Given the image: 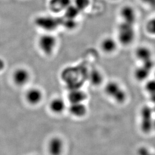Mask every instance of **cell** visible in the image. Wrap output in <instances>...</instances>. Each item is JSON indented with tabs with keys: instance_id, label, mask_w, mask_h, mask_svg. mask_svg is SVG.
I'll return each instance as SVG.
<instances>
[{
	"instance_id": "obj_1",
	"label": "cell",
	"mask_w": 155,
	"mask_h": 155,
	"mask_svg": "<svg viewBox=\"0 0 155 155\" xmlns=\"http://www.w3.org/2000/svg\"><path fill=\"white\" fill-rule=\"evenodd\" d=\"M116 39L120 45L127 47L131 45L136 39L135 25L120 22L117 25Z\"/></svg>"
},
{
	"instance_id": "obj_2",
	"label": "cell",
	"mask_w": 155,
	"mask_h": 155,
	"mask_svg": "<svg viewBox=\"0 0 155 155\" xmlns=\"http://www.w3.org/2000/svg\"><path fill=\"white\" fill-rule=\"evenodd\" d=\"M35 26L43 30L44 33H51L62 26V18L47 15H41L35 18Z\"/></svg>"
},
{
	"instance_id": "obj_3",
	"label": "cell",
	"mask_w": 155,
	"mask_h": 155,
	"mask_svg": "<svg viewBox=\"0 0 155 155\" xmlns=\"http://www.w3.org/2000/svg\"><path fill=\"white\" fill-rule=\"evenodd\" d=\"M57 44V38L51 33H44L39 37L37 40V46L40 51L47 56L54 53Z\"/></svg>"
},
{
	"instance_id": "obj_4",
	"label": "cell",
	"mask_w": 155,
	"mask_h": 155,
	"mask_svg": "<svg viewBox=\"0 0 155 155\" xmlns=\"http://www.w3.org/2000/svg\"><path fill=\"white\" fill-rule=\"evenodd\" d=\"M105 91L107 96L118 103H122L126 99L125 91L117 82H109L105 87Z\"/></svg>"
},
{
	"instance_id": "obj_5",
	"label": "cell",
	"mask_w": 155,
	"mask_h": 155,
	"mask_svg": "<svg viewBox=\"0 0 155 155\" xmlns=\"http://www.w3.org/2000/svg\"><path fill=\"white\" fill-rule=\"evenodd\" d=\"M119 16L121 20L120 22L135 25L138 15L136 10L133 6L126 5L120 8L119 11Z\"/></svg>"
},
{
	"instance_id": "obj_6",
	"label": "cell",
	"mask_w": 155,
	"mask_h": 155,
	"mask_svg": "<svg viewBox=\"0 0 155 155\" xmlns=\"http://www.w3.org/2000/svg\"><path fill=\"white\" fill-rule=\"evenodd\" d=\"M119 45L116 38L105 36L100 41V48L103 53L110 55L117 51Z\"/></svg>"
},
{
	"instance_id": "obj_7",
	"label": "cell",
	"mask_w": 155,
	"mask_h": 155,
	"mask_svg": "<svg viewBox=\"0 0 155 155\" xmlns=\"http://www.w3.org/2000/svg\"><path fill=\"white\" fill-rule=\"evenodd\" d=\"M30 79V73L26 68H17L12 74V80L14 83L18 86L26 84Z\"/></svg>"
},
{
	"instance_id": "obj_8",
	"label": "cell",
	"mask_w": 155,
	"mask_h": 155,
	"mask_svg": "<svg viewBox=\"0 0 155 155\" xmlns=\"http://www.w3.org/2000/svg\"><path fill=\"white\" fill-rule=\"evenodd\" d=\"M47 148L50 155H61L64 150V142L58 137H54L49 141Z\"/></svg>"
},
{
	"instance_id": "obj_9",
	"label": "cell",
	"mask_w": 155,
	"mask_h": 155,
	"mask_svg": "<svg viewBox=\"0 0 155 155\" xmlns=\"http://www.w3.org/2000/svg\"><path fill=\"white\" fill-rule=\"evenodd\" d=\"M135 56L141 63H145L153 60L152 50L147 46H139L135 50Z\"/></svg>"
},
{
	"instance_id": "obj_10",
	"label": "cell",
	"mask_w": 155,
	"mask_h": 155,
	"mask_svg": "<svg viewBox=\"0 0 155 155\" xmlns=\"http://www.w3.org/2000/svg\"><path fill=\"white\" fill-rule=\"evenodd\" d=\"M43 96L42 92L40 89L38 88H31L27 91L25 94V98L28 104L35 105L41 102Z\"/></svg>"
},
{
	"instance_id": "obj_11",
	"label": "cell",
	"mask_w": 155,
	"mask_h": 155,
	"mask_svg": "<svg viewBox=\"0 0 155 155\" xmlns=\"http://www.w3.org/2000/svg\"><path fill=\"white\" fill-rule=\"evenodd\" d=\"M71 0H50L48 3L49 9L54 14L64 12L71 5Z\"/></svg>"
},
{
	"instance_id": "obj_12",
	"label": "cell",
	"mask_w": 155,
	"mask_h": 155,
	"mask_svg": "<svg viewBox=\"0 0 155 155\" xmlns=\"http://www.w3.org/2000/svg\"><path fill=\"white\" fill-rule=\"evenodd\" d=\"M65 108L66 104L64 100L61 97L53 98L49 104L50 110L56 114H60L63 113Z\"/></svg>"
},
{
	"instance_id": "obj_13",
	"label": "cell",
	"mask_w": 155,
	"mask_h": 155,
	"mask_svg": "<svg viewBox=\"0 0 155 155\" xmlns=\"http://www.w3.org/2000/svg\"><path fill=\"white\" fill-rule=\"evenodd\" d=\"M69 113L72 116L77 117H81L85 116L87 108L84 103L71 104L69 107Z\"/></svg>"
},
{
	"instance_id": "obj_14",
	"label": "cell",
	"mask_w": 155,
	"mask_h": 155,
	"mask_svg": "<svg viewBox=\"0 0 155 155\" xmlns=\"http://www.w3.org/2000/svg\"><path fill=\"white\" fill-rule=\"evenodd\" d=\"M86 96L83 91L78 89L71 91L68 95V98L71 104L83 103Z\"/></svg>"
},
{
	"instance_id": "obj_15",
	"label": "cell",
	"mask_w": 155,
	"mask_h": 155,
	"mask_svg": "<svg viewBox=\"0 0 155 155\" xmlns=\"http://www.w3.org/2000/svg\"><path fill=\"white\" fill-rule=\"evenodd\" d=\"M64 12V17L70 19H76L81 13V11L74 5L68 6Z\"/></svg>"
},
{
	"instance_id": "obj_16",
	"label": "cell",
	"mask_w": 155,
	"mask_h": 155,
	"mask_svg": "<svg viewBox=\"0 0 155 155\" xmlns=\"http://www.w3.org/2000/svg\"><path fill=\"white\" fill-rule=\"evenodd\" d=\"M145 29L148 35L155 37V16L147 21L145 24Z\"/></svg>"
},
{
	"instance_id": "obj_17",
	"label": "cell",
	"mask_w": 155,
	"mask_h": 155,
	"mask_svg": "<svg viewBox=\"0 0 155 155\" xmlns=\"http://www.w3.org/2000/svg\"><path fill=\"white\" fill-rule=\"evenodd\" d=\"M89 0H74V5L81 12L84 10L89 6Z\"/></svg>"
},
{
	"instance_id": "obj_18",
	"label": "cell",
	"mask_w": 155,
	"mask_h": 155,
	"mask_svg": "<svg viewBox=\"0 0 155 155\" xmlns=\"http://www.w3.org/2000/svg\"><path fill=\"white\" fill-rule=\"evenodd\" d=\"M138 155H155V153L147 147H140L137 151Z\"/></svg>"
},
{
	"instance_id": "obj_19",
	"label": "cell",
	"mask_w": 155,
	"mask_h": 155,
	"mask_svg": "<svg viewBox=\"0 0 155 155\" xmlns=\"http://www.w3.org/2000/svg\"><path fill=\"white\" fill-rule=\"evenodd\" d=\"M145 6L150 9H155V0H140Z\"/></svg>"
},
{
	"instance_id": "obj_20",
	"label": "cell",
	"mask_w": 155,
	"mask_h": 155,
	"mask_svg": "<svg viewBox=\"0 0 155 155\" xmlns=\"http://www.w3.org/2000/svg\"><path fill=\"white\" fill-rule=\"evenodd\" d=\"M5 67V63L4 60L2 58H0V72L4 69Z\"/></svg>"
}]
</instances>
